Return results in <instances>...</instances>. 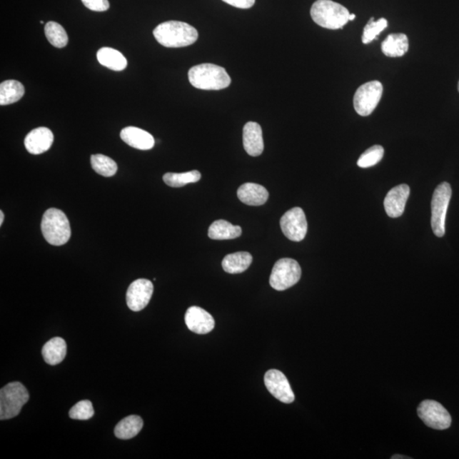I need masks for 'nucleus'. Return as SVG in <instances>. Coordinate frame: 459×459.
Returning a JSON list of instances; mask_svg holds the SVG:
<instances>
[{"mask_svg":"<svg viewBox=\"0 0 459 459\" xmlns=\"http://www.w3.org/2000/svg\"><path fill=\"white\" fill-rule=\"evenodd\" d=\"M153 35L160 44L168 48L189 46L198 38V31L193 26L177 21L159 24L153 30Z\"/></svg>","mask_w":459,"mask_h":459,"instance_id":"obj_1","label":"nucleus"},{"mask_svg":"<svg viewBox=\"0 0 459 459\" xmlns=\"http://www.w3.org/2000/svg\"><path fill=\"white\" fill-rule=\"evenodd\" d=\"M188 78L191 86L203 91H221L229 87L231 82L224 68L211 64L193 66L189 70Z\"/></svg>","mask_w":459,"mask_h":459,"instance_id":"obj_2","label":"nucleus"},{"mask_svg":"<svg viewBox=\"0 0 459 459\" xmlns=\"http://www.w3.org/2000/svg\"><path fill=\"white\" fill-rule=\"evenodd\" d=\"M350 15L345 6L332 0H318L311 10V16L316 24L331 30L344 28L350 21Z\"/></svg>","mask_w":459,"mask_h":459,"instance_id":"obj_3","label":"nucleus"},{"mask_svg":"<svg viewBox=\"0 0 459 459\" xmlns=\"http://www.w3.org/2000/svg\"><path fill=\"white\" fill-rule=\"evenodd\" d=\"M41 230L44 238L54 246H61L69 242L71 226L68 217L60 209L51 208L44 213Z\"/></svg>","mask_w":459,"mask_h":459,"instance_id":"obj_4","label":"nucleus"},{"mask_svg":"<svg viewBox=\"0 0 459 459\" xmlns=\"http://www.w3.org/2000/svg\"><path fill=\"white\" fill-rule=\"evenodd\" d=\"M29 393L20 382L10 383L0 390V420L15 418L29 402Z\"/></svg>","mask_w":459,"mask_h":459,"instance_id":"obj_5","label":"nucleus"},{"mask_svg":"<svg viewBox=\"0 0 459 459\" xmlns=\"http://www.w3.org/2000/svg\"><path fill=\"white\" fill-rule=\"evenodd\" d=\"M451 197L452 187L448 182L440 184L434 191L431 201V227L436 237L443 238L445 235V217Z\"/></svg>","mask_w":459,"mask_h":459,"instance_id":"obj_6","label":"nucleus"},{"mask_svg":"<svg viewBox=\"0 0 459 459\" xmlns=\"http://www.w3.org/2000/svg\"><path fill=\"white\" fill-rule=\"evenodd\" d=\"M301 278V266L293 258H283L276 262L270 276L271 288L284 291L296 285Z\"/></svg>","mask_w":459,"mask_h":459,"instance_id":"obj_7","label":"nucleus"},{"mask_svg":"<svg viewBox=\"0 0 459 459\" xmlns=\"http://www.w3.org/2000/svg\"><path fill=\"white\" fill-rule=\"evenodd\" d=\"M383 86L380 81L363 84L354 96V108L360 116L367 117L377 108L381 100Z\"/></svg>","mask_w":459,"mask_h":459,"instance_id":"obj_8","label":"nucleus"},{"mask_svg":"<svg viewBox=\"0 0 459 459\" xmlns=\"http://www.w3.org/2000/svg\"><path fill=\"white\" fill-rule=\"evenodd\" d=\"M418 414L428 427L435 430H447L452 423L448 410L435 400H425L418 405Z\"/></svg>","mask_w":459,"mask_h":459,"instance_id":"obj_9","label":"nucleus"},{"mask_svg":"<svg viewBox=\"0 0 459 459\" xmlns=\"http://www.w3.org/2000/svg\"><path fill=\"white\" fill-rule=\"evenodd\" d=\"M280 225L285 237L293 242L304 240L308 228L305 213L301 208L289 209L281 218Z\"/></svg>","mask_w":459,"mask_h":459,"instance_id":"obj_10","label":"nucleus"},{"mask_svg":"<svg viewBox=\"0 0 459 459\" xmlns=\"http://www.w3.org/2000/svg\"><path fill=\"white\" fill-rule=\"evenodd\" d=\"M153 283L147 279H137L128 288L126 301L128 308L133 311H141L149 304L153 296Z\"/></svg>","mask_w":459,"mask_h":459,"instance_id":"obj_11","label":"nucleus"},{"mask_svg":"<svg viewBox=\"0 0 459 459\" xmlns=\"http://www.w3.org/2000/svg\"><path fill=\"white\" fill-rule=\"evenodd\" d=\"M265 385L270 393L280 402L289 404L296 399L287 377L278 370L271 369L266 372Z\"/></svg>","mask_w":459,"mask_h":459,"instance_id":"obj_12","label":"nucleus"},{"mask_svg":"<svg viewBox=\"0 0 459 459\" xmlns=\"http://www.w3.org/2000/svg\"><path fill=\"white\" fill-rule=\"evenodd\" d=\"M185 322L189 331L198 334L211 333L216 326L213 316L198 306H191L186 311Z\"/></svg>","mask_w":459,"mask_h":459,"instance_id":"obj_13","label":"nucleus"},{"mask_svg":"<svg viewBox=\"0 0 459 459\" xmlns=\"http://www.w3.org/2000/svg\"><path fill=\"white\" fill-rule=\"evenodd\" d=\"M53 141H54V136L51 129L39 127L28 133L25 138L24 144L29 153L39 155L50 149Z\"/></svg>","mask_w":459,"mask_h":459,"instance_id":"obj_14","label":"nucleus"},{"mask_svg":"<svg viewBox=\"0 0 459 459\" xmlns=\"http://www.w3.org/2000/svg\"><path fill=\"white\" fill-rule=\"evenodd\" d=\"M410 195L408 185L402 184L392 188L385 198V209L388 216L398 218L403 215L405 203Z\"/></svg>","mask_w":459,"mask_h":459,"instance_id":"obj_15","label":"nucleus"},{"mask_svg":"<svg viewBox=\"0 0 459 459\" xmlns=\"http://www.w3.org/2000/svg\"><path fill=\"white\" fill-rule=\"evenodd\" d=\"M243 146L252 157H258L264 151L262 128L258 123L248 122L243 128Z\"/></svg>","mask_w":459,"mask_h":459,"instance_id":"obj_16","label":"nucleus"},{"mask_svg":"<svg viewBox=\"0 0 459 459\" xmlns=\"http://www.w3.org/2000/svg\"><path fill=\"white\" fill-rule=\"evenodd\" d=\"M120 137L129 146L142 151L153 148L155 141L150 133L137 127L129 126L122 129Z\"/></svg>","mask_w":459,"mask_h":459,"instance_id":"obj_17","label":"nucleus"},{"mask_svg":"<svg viewBox=\"0 0 459 459\" xmlns=\"http://www.w3.org/2000/svg\"><path fill=\"white\" fill-rule=\"evenodd\" d=\"M238 197L245 204L261 206L268 200L269 193L264 186L248 182L239 187Z\"/></svg>","mask_w":459,"mask_h":459,"instance_id":"obj_18","label":"nucleus"},{"mask_svg":"<svg viewBox=\"0 0 459 459\" xmlns=\"http://www.w3.org/2000/svg\"><path fill=\"white\" fill-rule=\"evenodd\" d=\"M42 355L44 362L51 366L61 363L66 355V341L60 337L51 338L44 345Z\"/></svg>","mask_w":459,"mask_h":459,"instance_id":"obj_19","label":"nucleus"},{"mask_svg":"<svg viewBox=\"0 0 459 459\" xmlns=\"http://www.w3.org/2000/svg\"><path fill=\"white\" fill-rule=\"evenodd\" d=\"M408 49V38L404 34H390L381 44L382 52L388 57L403 56Z\"/></svg>","mask_w":459,"mask_h":459,"instance_id":"obj_20","label":"nucleus"},{"mask_svg":"<svg viewBox=\"0 0 459 459\" xmlns=\"http://www.w3.org/2000/svg\"><path fill=\"white\" fill-rule=\"evenodd\" d=\"M252 261L253 257L251 253L237 252L226 256L222 261V267L227 273L239 274L248 270Z\"/></svg>","mask_w":459,"mask_h":459,"instance_id":"obj_21","label":"nucleus"},{"mask_svg":"<svg viewBox=\"0 0 459 459\" xmlns=\"http://www.w3.org/2000/svg\"><path fill=\"white\" fill-rule=\"evenodd\" d=\"M97 60L102 66L111 70L123 71L127 68L128 61L121 52L113 48L104 47L97 52Z\"/></svg>","mask_w":459,"mask_h":459,"instance_id":"obj_22","label":"nucleus"},{"mask_svg":"<svg viewBox=\"0 0 459 459\" xmlns=\"http://www.w3.org/2000/svg\"><path fill=\"white\" fill-rule=\"evenodd\" d=\"M242 228L231 225L230 222L220 220L213 222L208 228V237L213 240H228L240 237Z\"/></svg>","mask_w":459,"mask_h":459,"instance_id":"obj_23","label":"nucleus"},{"mask_svg":"<svg viewBox=\"0 0 459 459\" xmlns=\"http://www.w3.org/2000/svg\"><path fill=\"white\" fill-rule=\"evenodd\" d=\"M142 427H143L142 418L140 416L131 415L123 418L116 425L114 434L118 439H131L140 433Z\"/></svg>","mask_w":459,"mask_h":459,"instance_id":"obj_24","label":"nucleus"},{"mask_svg":"<svg viewBox=\"0 0 459 459\" xmlns=\"http://www.w3.org/2000/svg\"><path fill=\"white\" fill-rule=\"evenodd\" d=\"M25 89L16 80H6L0 84V105L6 106L20 101L24 96Z\"/></svg>","mask_w":459,"mask_h":459,"instance_id":"obj_25","label":"nucleus"},{"mask_svg":"<svg viewBox=\"0 0 459 459\" xmlns=\"http://www.w3.org/2000/svg\"><path fill=\"white\" fill-rule=\"evenodd\" d=\"M201 177V173L193 171L186 173H167L163 176V180L168 186L182 187L187 184L196 183Z\"/></svg>","mask_w":459,"mask_h":459,"instance_id":"obj_26","label":"nucleus"},{"mask_svg":"<svg viewBox=\"0 0 459 459\" xmlns=\"http://www.w3.org/2000/svg\"><path fill=\"white\" fill-rule=\"evenodd\" d=\"M91 159L94 171L102 176L111 177L118 171L117 163L108 156L95 154Z\"/></svg>","mask_w":459,"mask_h":459,"instance_id":"obj_27","label":"nucleus"},{"mask_svg":"<svg viewBox=\"0 0 459 459\" xmlns=\"http://www.w3.org/2000/svg\"><path fill=\"white\" fill-rule=\"evenodd\" d=\"M46 38L53 46L64 48L69 43L68 34L64 26L55 21H49L44 28Z\"/></svg>","mask_w":459,"mask_h":459,"instance_id":"obj_28","label":"nucleus"},{"mask_svg":"<svg viewBox=\"0 0 459 459\" xmlns=\"http://www.w3.org/2000/svg\"><path fill=\"white\" fill-rule=\"evenodd\" d=\"M384 147L378 145L370 147L366 151L360 155L358 161L360 168H366L376 166L384 157Z\"/></svg>","mask_w":459,"mask_h":459,"instance_id":"obj_29","label":"nucleus"},{"mask_svg":"<svg viewBox=\"0 0 459 459\" xmlns=\"http://www.w3.org/2000/svg\"><path fill=\"white\" fill-rule=\"evenodd\" d=\"M388 26V21L385 19H381L377 21H374L373 17L369 20L368 24L365 26L363 34V43L368 44L373 40L377 39L378 34H380Z\"/></svg>","mask_w":459,"mask_h":459,"instance_id":"obj_30","label":"nucleus"},{"mask_svg":"<svg viewBox=\"0 0 459 459\" xmlns=\"http://www.w3.org/2000/svg\"><path fill=\"white\" fill-rule=\"evenodd\" d=\"M93 405L90 400H84L75 404L69 412V417L73 420H89L94 416Z\"/></svg>","mask_w":459,"mask_h":459,"instance_id":"obj_31","label":"nucleus"},{"mask_svg":"<svg viewBox=\"0 0 459 459\" xmlns=\"http://www.w3.org/2000/svg\"><path fill=\"white\" fill-rule=\"evenodd\" d=\"M84 6L93 11H106L110 7L109 0H81Z\"/></svg>","mask_w":459,"mask_h":459,"instance_id":"obj_32","label":"nucleus"},{"mask_svg":"<svg viewBox=\"0 0 459 459\" xmlns=\"http://www.w3.org/2000/svg\"><path fill=\"white\" fill-rule=\"evenodd\" d=\"M223 1L239 9L251 8L256 3V0H223Z\"/></svg>","mask_w":459,"mask_h":459,"instance_id":"obj_33","label":"nucleus"},{"mask_svg":"<svg viewBox=\"0 0 459 459\" xmlns=\"http://www.w3.org/2000/svg\"><path fill=\"white\" fill-rule=\"evenodd\" d=\"M4 220V215L3 211H0V226L3 225V222Z\"/></svg>","mask_w":459,"mask_h":459,"instance_id":"obj_34","label":"nucleus"},{"mask_svg":"<svg viewBox=\"0 0 459 459\" xmlns=\"http://www.w3.org/2000/svg\"><path fill=\"white\" fill-rule=\"evenodd\" d=\"M392 459H398V458H410L408 457H403V455H394L393 457L391 458Z\"/></svg>","mask_w":459,"mask_h":459,"instance_id":"obj_35","label":"nucleus"},{"mask_svg":"<svg viewBox=\"0 0 459 459\" xmlns=\"http://www.w3.org/2000/svg\"><path fill=\"white\" fill-rule=\"evenodd\" d=\"M355 19V14H350L349 17L350 21H353Z\"/></svg>","mask_w":459,"mask_h":459,"instance_id":"obj_36","label":"nucleus"},{"mask_svg":"<svg viewBox=\"0 0 459 459\" xmlns=\"http://www.w3.org/2000/svg\"><path fill=\"white\" fill-rule=\"evenodd\" d=\"M458 91H459V82H458Z\"/></svg>","mask_w":459,"mask_h":459,"instance_id":"obj_37","label":"nucleus"}]
</instances>
